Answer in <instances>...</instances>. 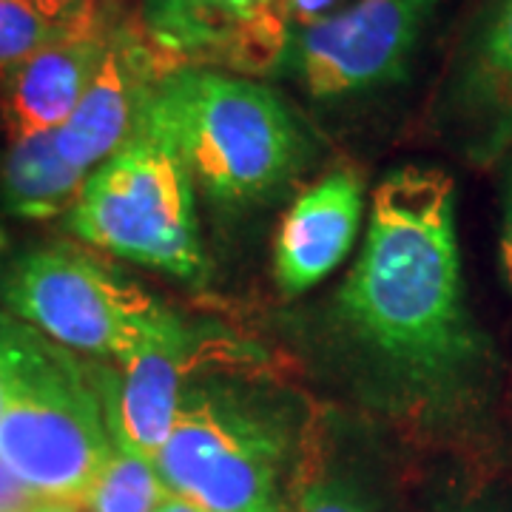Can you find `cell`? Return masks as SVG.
I'll return each mask as SVG.
<instances>
[{
	"label": "cell",
	"instance_id": "6da1fadb",
	"mask_svg": "<svg viewBox=\"0 0 512 512\" xmlns=\"http://www.w3.org/2000/svg\"><path fill=\"white\" fill-rule=\"evenodd\" d=\"M328 328L353 387L387 416L439 424L473 404L490 350L464 302L456 185L444 171L404 165L379 183Z\"/></svg>",
	"mask_w": 512,
	"mask_h": 512
},
{
	"label": "cell",
	"instance_id": "7a4b0ae2",
	"mask_svg": "<svg viewBox=\"0 0 512 512\" xmlns=\"http://www.w3.org/2000/svg\"><path fill=\"white\" fill-rule=\"evenodd\" d=\"M308 404L217 345L183 387L177 421L154 456L163 484L208 512H285L282 476Z\"/></svg>",
	"mask_w": 512,
	"mask_h": 512
},
{
	"label": "cell",
	"instance_id": "3957f363",
	"mask_svg": "<svg viewBox=\"0 0 512 512\" xmlns=\"http://www.w3.org/2000/svg\"><path fill=\"white\" fill-rule=\"evenodd\" d=\"M134 123L157 134L222 208L274 200L313 154L311 134L279 94L208 66L157 77Z\"/></svg>",
	"mask_w": 512,
	"mask_h": 512
},
{
	"label": "cell",
	"instance_id": "277c9868",
	"mask_svg": "<svg viewBox=\"0 0 512 512\" xmlns=\"http://www.w3.org/2000/svg\"><path fill=\"white\" fill-rule=\"evenodd\" d=\"M0 458L37 495L83 504L114 450L97 370L0 313Z\"/></svg>",
	"mask_w": 512,
	"mask_h": 512
},
{
	"label": "cell",
	"instance_id": "5b68a950",
	"mask_svg": "<svg viewBox=\"0 0 512 512\" xmlns=\"http://www.w3.org/2000/svg\"><path fill=\"white\" fill-rule=\"evenodd\" d=\"M69 231L92 248L191 285L208 279L194 183L183 160L140 123L89 174L69 211Z\"/></svg>",
	"mask_w": 512,
	"mask_h": 512
},
{
	"label": "cell",
	"instance_id": "8992f818",
	"mask_svg": "<svg viewBox=\"0 0 512 512\" xmlns=\"http://www.w3.org/2000/svg\"><path fill=\"white\" fill-rule=\"evenodd\" d=\"M0 299L15 319L66 350L126 359L177 316L72 242L37 245L18 254L0 276Z\"/></svg>",
	"mask_w": 512,
	"mask_h": 512
},
{
	"label": "cell",
	"instance_id": "52a82bcc",
	"mask_svg": "<svg viewBox=\"0 0 512 512\" xmlns=\"http://www.w3.org/2000/svg\"><path fill=\"white\" fill-rule=\"evenodd\" d=\"M439 0H353L336 18L296 29L282 69L316 100H345L399 83Z\"/></svg>",
	"mask_w": 512,
	"mask_h": 512
},
{
	"label": "cell",
	"instance_id": "ba28073f",
	"mask_svg": "<svg viewBox=\"0 0 512 512\" xmlns=\"http://www.w3.org/2000/svg\"><path fill=\"white\" fill-rule=\"evenodd\" d=\"M214 348L217 342L200 339L180 316H174L146 345L120 359V379L97 370L114 444L154 461L177 421L188 376Z\"/></svg>",
	"mask_w": 512,
	"mask_h": 512
},
{
	"label": "cell",
	"instance_id": "9c48e42d",
	"mask_svg": "<svg viewBox=\"0 0 512 512\" xmlns=\"http://www.w3.org/2000/svg\"><path fill=\"white\" fill-rule=\"evenodd\" d=\"M163 74L146 37L117 32L72 117L52 131L60 157L80 171L109 160L131 134L151 83Z\"/></svg>",
	"mask_w": 512,
	"mask_h": 512
},
{
	"label": "cell",
	"instance_id": "30bf717a",
	"mask_svg": "<svg viewBox=\"0 0 512 512\" xmlns=\"http://www.w3.org/2000/svg\"><path fill=\"white\" fill-rule=\"evenodd\" d=\"M362 211L365 188L353 168L328 171L302 191L276 234L274 276L279 291L296 296L328 279L350 254Z\"/></svg>",
	"mask_w": 512,
	"mask_h": 512
},
{
	"label": "cell",
	"instance_id": "8fae6325",
	"mask_svg": "<svg viewBox=\"0 0 512 512\" xmlns=\"http://www.w3.org/2000/svg\"><path fill=\"white\" fill-rule=\"evenodd\" d=\"M106 46L97 29L69 32L0 74V114L12 140L63 126L92 86Z\"/></svg>",
	"mask_w": 512,
	"mask_h": 512
},
{
	"label": "cell",
	"instance_id": "7c38bea8",
	"mask_svg": "<svg viewBox=\"0 0 512 512\" xmlns=\"http://www.w3.org/2000/svg\"><path fill=\"white\" fill-rule=\"evenodd\" d=\"M453 106L476 163H495L510 151L512 0H495L481 20L458 69Z\"/></svg>",
	"mask_w": 512,
	"mask_h": 512
},
{
	"label": "cell",
	"instance_id": "4fadbf2b",
	"mask_svg": "<svg viewBox=\"0 0 512 512\" xmlns=\"http://www.w3.org/2000/svg\"><path fill=\"white\" fill-rule=\"evenodd\" d=\"M271 15H285L282 0H143L146 40L165 74L225 66L237 37Z\"/></svg>",
	"mask_w": 512,
	"mask_h": 512
},
{
	"label": "cell",
	"instance_id": "5bb4252c",
	"mask_svg": "<svg viewBox=\"0 0 512 512\" xmlns=\"http://www.w3.org/2000/svg\"><path fill=\"white\" fill-rule=\"evenodd\" d=\"M285 501V512H376V498L342 450L336 416L322 404H308Z\"/></svg>",
	"mask_w": 512,
	"mask_h": 512
},
{
	"label": "cell",
	"instance_id": "9a60e30c",
	"mask_svg": "<svg viewBox=\"0 0 512 512\" xmlns=\"http://www.w3.org/2000/svg\"><path fill=\"white\" fill-rule=\"evenodd\" d=\"M89 171H80L60 157L55 134L12 140L0 171V197L9 214L26 220H49L72 211L80 200Z\"/></svg>",
	"mask_w": 512,
	"mask_h": 512
},
{
	"label": "cell",
	"instance_id": "2e32d148",
	"mask_svg": "<svg viewBox=\"0 0 512 512\" xmlns=\"http://www.w3.org/2000/svg\"><path fill=\"white\" fill-rule=\"evenodd\" d=\"M168 495L171 490L163 484L151 458L114 444L83 507L92 512H157Z\"/></svg>",
	"mask_w": 512,
	"mask_h": 512
},
{
	"label": "cell",
	"instance_id": "e0dca14e",
	"mask_svg": "<svg viewBox=\"0 0 512 512\" xmlns=\"http://www.w3.org/2000/svg\"><path fill=\"white\" fill-rule=\"evenodd\" d=\"M60 35L57 26L43 18L32 0H0V74L18 66L20 60L35 55L46 43Z\"/></svg>",
	"mask_w": 512,
	"mask_h": 512
},
{
	"label": "cell",
	"instance_id": "ac0fdd59",
	"mask_svg": "<svg viewBox=\"0 0 512 512\" xmlns=\"http://www.w3.org/2000/svg\"><path fill=\"white\" fill-rule=\"evenodd\" d=\"M32 6L60 32L97 29V0H32Z\"/></svg>",
	"mask_w": 512,
	"mask_h": 512
},
{
	"label": "cell",
	"instance_id": "d6986e66",
	"mask_svg": "<svg viewBox=\"0 0 512 512\" xmlns=\"http://www.w3.org/2000/svg\"><path fill=\"white\" fill-rule=\"evenodd\" d=\"M350 3L353 0H282V9H285L291 32H296V29H308L322 20L336 18Z\"/></svg>",
	"mask_w": 512,
	"mask_h": 512
},
{
	"label": "cell",
	"instance_id": "ffe728a7",
	"mask_svg": "<svg viewBox=\"0 0 512 512\" xmlns=\"http://www.w3.org/2000/svg\"><path fill=\"white\" fill-rule=\"evenodd\" d=\"M37 498L0 458V512H32Z\"/></svg>",
	"mask_w": 512,
	"mask_h": 512
},
{
	"label": "cell",
	"instance_id": "44dd1931",
	"mask_svg": "<svg viewBox=\"0 0 512 512\" xmlns=\"http://www.w3.org/2000/svg\"><path fill=\"white\" fill-rule=\"evenodd\" d=\"M501 262L512 285V160L507 168V188H504V225H501Z\"/></svg>",
	"mask_w": 512,
	"mask_h": 512
},
{
	"label": "cell",
	"instance_id": "7402d4cb",
	"mask_svg": "<svg viewBox=\"0 0 512 512\" xmlns=\"http://www.w3.org/2000/svg\"><path fill=\"white\" fill-rule=\"evenodd\" d=\"M157 512H208L202 510V507H197L194 501H188V498H180V495H168L163 504H160V510Z\"/></svg>",
	"mask_w": 512,
	"mask_h": 512
},
{
	"label": "cell",
	"instance_id": "603a6c76",
	"mask_svg": "<svg viewBox=\"0 0 512 512\" xmlns=\"http://www.w3.org/2000/svg\"><path fill=\"white\" fill-rule=\"evenodd\" d=\"M32 512H77V507H74V504H69V501H55V498H40L35 507H32Z\"/></svg>",
	"mask_w": 512,
	"mask_h": 512
},
{
	"label": "cell",
	"instance_id": "cb8c5ba5",
	"mask_svg": "<svg viewBox=\"0 0 512 512\" xmlns=\"http://www.w3.org/2000/svg\"><path fill=\"white\" fill-rule=\"evenodd\" d=\"M461 512H478V510H461Z\"/></svg>",
	"mask_w": 512,
	"mask_h": 512
},
{
	"label": "cell",
	"instance_id": "d4e9b609",
	"mask_svg": "<svg viewBox=\"0 0 512 512\" xmlns=\"http://www.w3.org/2000/svg\"><path fill=\"white\" fill-rule=\"evenodd\" d=\"M0 407H3V396H0Z\"/></svg>",
	"mask_w": 512,
	"mask_h": 512
}]
</instances>
